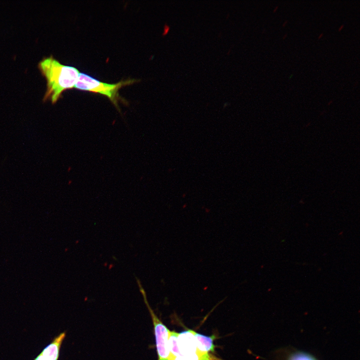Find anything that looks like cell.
<instances>
[{"mask_svg": "<svg viewBox=\"0 0 360 360\" xmlns=\"http://www.w3.org/2000/svg\"><path fill=\"white\" fill-rule=\"evenodd\" d=\"M38 68L46 80V90L44 101L48 99L56 103L62 92L74 87L80 74L73 67L60 64L52 56L44 58Z\"/></svg>", "mask_w": 360, "mask_h": 360, "instance_id": "6da1fadb", "label": "cell"}, {"mask_svg": "<svg viewBox=\"0 0 360 360\" xmlns=\"http://www.w3.org/2000/svg\"><path fill=\"white\" fill-rule=\"evenodd\" d=\"M134 82V80H128L121 81L116 84H110L100 82L85 74L80 73L74 88L104 94L116 106H118V100L120 98L119 90L122 86Z\"/></svg>", "mask_w": 360, "mask_h": 360, "instance_id": "7a4b0ae2", "label": "cell"}, {"mask_svg": "<svg viewBox=\"0 0 360 360\" xmlns=\"http://www.w3.org/2000/svg\"><path fill=\"white\" fill-rule=\"evenodd\" d=\"M178 344L181 354L188 360H216L198 348L192 330L178 333Z\"/></svg>", "mask_w": 360, "mask_h": 360, "instance_id": "3957f363", "label": "cell"}, {"mask_svg": "<svg viewBox=\"0 0 360 360\" xmlns=\"http://www.w3.org/2000/svg\"><path fill=\"white\" fill-rule=\"evenodd\" d=\"M146 299L145 301L153 322L158 360H168L170 356L168 346L169 330L154 314Z\"/></svg>", "mask_w": 360, "mask_h": 360, "instance_id": "277c9868", "label": "cell"}, {"mask_svg": "<svg viewBox=\"0 0 360 360\" xmlns=\"http://www.w3.org/2000/svg\"><path fill=\"white\" fill-rule=\"evenodd\" d=\"M65 336L66 332H62L55 337L52 342L42 350L41 354L45 360H58L60 348Z\"/></svg>", "mask_w": 360, "mask_h": 360, "instance_id": "5b68a950", "label": "cell"}, {"mask_svg": "<svg viewBox=\"0 0 360 360\" xmlns=\"http://www.w3.org/2000/svg\"><path fill=\"white\" fill-rule=\"evenodd\" d=\"M192 333L195 338L197 346L200 351L208 353L210 352H214L216 346L214 344V341L216 339L215 336H206L198 333L193 330Z\"/></svg>", "mask_w": 360, "mask_h": 360, "instance_id": "8992f818", "label": "cell"}, {"mask_svg": "<svg viewBox=\"0 0 360 360\" xmlns=\"http://www.w3.org/2000/svg\"><path fill=\"white\" fill-rule=\"evenodd\" d=\"M178 332L169 330L168 346L170 352V356L168 360L172 357L182 356L178 347Z\"/></svg>", "mask_w": 360, "mask_h": 360, "instance_id": "52a82bcc", "label": "cell"}, {"mask_svg": "<svg viewBox=\"0 0 360 360\" xmlns=\"http://www.w3.org/2000/svg\"><path fill=\"white\" fill-rule=\"evenodd\" d=\"M289 360H316L312 356L304 353L299 352L292 355Z\"/></svg>", "mask_w": 360, "mask_h": 360, "instance_id": "ba28073f", "label": "cell"}, {"mask_svg": "<svg viewBox=\"0 0 360 360\" xmlns=\"http://www.w3.org/2000/svg\"><path fill=\"white\" fill-rule=\"evenodd\" d=\"M168 360H188L182 355V356H179L172 357Z\"/></svg>", "mask_w": 360, "mask_h": 360, "instance_id": "9c48e42d", "label": "cell"}, {"mask_svg": "<svg viewBox=\"0 0 360 360\" xmlns=\"http://www.w3.org/2000/svg\"><path fill=\"white\" fill-rule=\"evenodd\" d=\"M34 360H45V359L42 354L40 353L34 358Z\"/></svg>", "mask_w": 360, "mask_h": 360, "instance_id": "30bf717a", "label": "cell"}, {"mask_svg": "<svg viewBox=\"0 0 360 360\" xmlns=\"http://www.w3.org/2000/svg\"><path fill=\"white\" fill-rule=\"evenodd\" d=\"M344 24H342L338 28V31L339 32H340L344 28Z\"/></svg>", "mask_w": 360, "mask_h": 360, "instance_id": "8fae6325", "label": "cell"}, {"mask_svg": "<svg viewBox=\"0 0 360 360\" xmlns=\"http://www.w3.org/2000/svg\"><path fill=\"white\" fill-rule=\"evenodd\" d=\"M288 22V21L287 20H286L284 22V23H283V24H282V27L286 26V24H287Z\"/></svg>", "mask_w": 360, "mask_h": 360, "instance_id": "7c38bea8", "label": "cell"}, {"mask_svg": "<svg viewBox=\"0 0 360 360\" xmlns=\"http://www.w3.org/2000/svg\"><path fill=\"white\" fill-rule=\"evenodd\" d=\"M323 36H324V34H323L322 32V33H321L320 34V35L318 36V40H320V38H321Z\"/></svg>", "mask_w": 360, "mask_h": 360, "instance_id": "4fadbf2b", "label": "cell"}, {"mask_svg": "<svg viewBox=\"0 0 360 360\" xmlns=\"http://www.w3.org/2000/svg\"><path fill=\"white\" fill-rule=\"evenodd\" d=\"M278 6H276L273 10V12H276V10H278Z\"/></svg>", "mask_w": 360, "mask_h": 360, "instance_id": "5bb4252c", "label": "cell"}, {"mask_svg": "<svg viewBox=\"0 0 360 360\" xmlns=\"http://www.w3.org/2000/svg\"><path fill=\"white\" fill-rule=\"evenodd\" d=\"M288 34H286L282 37V39L284 40L287 37Z\"/></svg>", "mask_w": 360, "mask_h": 360, "instance_id": "9a60e30c", "label": "cell"}, {"mask_svg": "<svg viewBox=\"0 0 360 360\" xmlns=\"http://www.w3.org/2000/svg\"><path fill=\"white\" fill-rule=\"evenodd\" d=\"M292 76H293V74H292L288 78H290Z\"/></svg>", "mask_w": 360, "mask_h": 360, "instance_id": "2e32d148", "label": "cell"}]
</instances>
